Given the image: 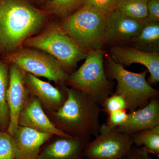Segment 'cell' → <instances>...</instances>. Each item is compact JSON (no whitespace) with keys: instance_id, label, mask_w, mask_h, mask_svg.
Masks as SVG:
<instances>
[{"instance_id":"cell-16","label":"cell","mask_w":159,"mask_h":159,"mask_svg":"<svg viewBox=\"0 0 159 159\" xmlns=\"http://www.w3.org/2000/svg\"><path fill=\"white\" fill-rule=\"evenodd\" d=\"M159 125V98H153L145 106L131 111L125 123L116 129L132 135Z\"/></svg>"},{"instance_id":"cell-25","label":"cell","mask_w":159,"mask_h":159,"mask_svg":"<svg viewBox=\"0 0 159 159\" xmlns=\"http://www.w3.org/2000/svg\"><path fill=\"white\" fill-rule=\"evenodd\" d=\"M107 125L112 128H116L125 123L128 117L126 110H119L108 113Z\"/></svg>"},{"instance_id":"cell-19","label":"cell","mask_w":159,"mask_h":159,"mask_svg":"<svg viewBox=\"0 0 159 159\" xmlns=\"http://www.w3.org/2000/svg\"><path fill=\"white\" fill-rule=\"evenodd\" d=\"M134 145L159 157V125L131 135Z\"/></svg>"},{"instance_id":"cell-2","label":"cell","mask_w":159,"mask_h":159,"mask_svg":"<svg viewBox=\"0 0 159 159\" xmlns=\"http://www.w3.org/2000/svg\"><path fill=\"white\" fill-rule=\"evenodd\" d=\"M47 16L27 0H0V51L7 54L20 49Z\"/></svg>"},{"instance_id":"cell-15","label":"cell","mask_w":159,"mask_h":159,"mask_svg":"<svg viewBox=\"0 0 159 159\" xmlns=\"http://www.w3.org/2000/svg\"><path fill=\"white\" fill-rule=\"evenodd\" d=\"M53 135L19 125L11 135L16 159H37L41 147Z\"/></svg>"},{"instance_id":"cell-4","label":"cell","mask_w":159,"mask_h":159,"mask_svg":"<svg viewBox=\"0 0 159 159\" xmlns=\"http://www.w3.org/2000/svg\"><path fill=\"white\" fill-rule=\"evenodd\" d=\"M104 56L101 49L89 51L83 64L69 74L66 82V85L84 92L99 104L113 94V88L106 74Z\"/></svg>"},{"instance_id":"cell-1","label":"cell","mask_w":159,"mask_h":159,"mask_svg":"<svg viewBox=\"0 0 159 159\" xmlns=\"http://www.w3.org/2000/svg\"><path fill=\"white\" fill-rule=\"evenodd\" d=\"M67 99L56 111L46 113L53 125L70 136L91 139L99 133L100 104L84 92L60 85Z\"/></svg>"},{"instance_id":"cell-24","label":"cell","mask_w":159,"mask_h":159,"mask_svg":"<svg viewBox=\"0 0 159 159\" xmlns=\"http://www.w3.org/2000/svg\"><path fill=\"white\" fill-rule=\"evenodd\" d=\"M0 159H16L11 135L0 131Z\"/></svg>"},{"instance_id":"cell-10","label":"cell","mask_w":159,"mask_h":159,"mask_svg":"<svg viewBox=\"0 0 159 159\" xmlns=\"http://www.w3.org/2000/svg\"><path fill=\"white\" fill-rule=\"evenodd\" d=\"M90 139L53 135L41 147L37 159H84V150Z\"/></svg>"},{"instance_id":"cell-9","label":"cell","mask_w":159,"mask_h":159,"mask_svg":"<svg viewBox=\"0 0 159 159\" xmlns=\"http://www.w3.org/2000/svg\"><path fill=\"white\" fill-rule=\"evenodd\" d=\"M9 83L7 102L10 113V122L7 132L12 135L18 127V120L21 111L28 101L30 94L25 82V73L16 65L9 66Z\"/></svg>"},{"instance_id":"cell-3","label":"cell","mask_w":159,"mask_h":159,"mask_svg":"<svg viewBox=\"0 0 159 159\" xmlns=\"http://www.w3.org/2000/svg\"><path fill=\"white\" fill-rule=\"evenodd\" d=\"M106 74L117 81L115 93L122 96L131 111L146 105L151 99L159 98V92L146 80L147 70L142 73L130 72L124 66L115 62L108 54L105 55Z\"/></svg>"},{"instance_id":"cell-8","label":"cell","mask_w":159,"mask_h":159,"mask_svg":"<svg viewBox=\"0 0 159 159\" xmlns=\"http://www.w3.org/2000/svg\"><path fill=\"white\" fill-rule=\"evenodd\" d=\"M86 145L83 157L87 159H120L134 145L131 135L123 133L106 123L100 125L99 133Z\"/></svg>"},{"instance_id":"cell-17","label":"cell","mask_w":159,"mask_h":159,"mask_svg":"<svg viewBox=\"0 0 159 159\" xmlns=\"http://www.w3.org/2000/svg\"><path fill=\"white\" fill-rule=\"evenodd\" d=\"M134 48L150 53H159V23L145 20L144 25L129 41Z\"/></svg>"},{"instance_id":"cell-7","label":"cell","mask_w":159,"mask_h":159,"mask_svg":"<svg viewBox=\"0 0 159 159\" xmlns=\"http://www.w3.org/2000/svg\"><path fill=\"white\" fill-rule=\"evenodd\" d=\"M5 58L27 73L45 77L59 85H66L69 77L68 72L57 59L43 51L20 48L6 54Z\"/></svg>"},{"instance_id":"cell-5","label":"cell","mask_w":159,"mask_h":159,"mask_svg":"<svg viewBox=\"0 0 159 159\" xmlns=\"http://www.w3.org/2000/svg\"><path fill=\"white\" fill-rule=\"evenodd\" d=\"M107 17L93 9L81 6L66 18L61 29L83 50L101 49Z\"/></svg>"},{"instance_id":"cell-11","label":"cell","mask_w":159,"mask_h":159,"mask_svg":"<svg viewBox=\"0 0 159 159\" xmlns=\"http://www.w3.org/2000/svg\"><path fill=\"white\" fill-rule=\"evenodd\" d=\"M108 55L115 62L123 66L138 63L145 66L150 74L148 82L156 84L159 81V53H150L135 48L115 46Z\"/></svg>"},{"instance_id":"cell-12","label":"cell","mask_w":159,"mask_h":159,"mask_svg":"<svg viewBox=\"0 0 159 159\" xmlns=\"http://www.w3.org/2000/svg\"><path fill=\"white\" fill-rule=\"evenodd\" d=\"M144 22L145 20L131 18L115 10L107 18L103 31V44L129 42L142 29Z\"/></svg>"},{"instance_id":"cell-21","label":"cell","mask_w":159,"mask_h":159,"mask_svg":"<svg viewBox=\"0 0 159 159\" xmlns=\"http://www.w3.org/2000/svg\"><path fill=\"white\" fill-rule=\"evenodd\" d=\"M81 4L82 0H51L47 8L53 14L66 16L81 6Z\"/></svg>"},{"instance_id":"cell-18","label":"cell","mask_w":159,"mask_h":159,"mask_svg":"<svg viewBox=\"0 0 159 159\" xmlns=\"http://www.w3.org/2000/svg\"><path fill=\"white\" fill-rule=\"evenodd\" d=\"M9 83V66L0 60V131L2 132L7 131L10 122V113L7 102Z\"/></svg>"},{"instance_id":"cell-23","label":"cell","mask_w":159,"mask_h":159,"mask_svg":"<svg viewBox=\"0 0 159 159\" xmlns=\"http://www.w3.org/2000/svg\"><path fill=\"white\" fill-rule=\"evenodd\" d=\"M100 105L102 106L108 114L114 111L128 110L125 99L122 96L116 93L112 94L105 98Z\"/></svg>"},{"instance_id":"cell-13","label":"cell","mask_w":159,"mask_h":159,"mask_svg":"<svg viewBox=\"0 0 159 159\" xmlns=\"http://www.w3.org/2000/svg\"><path fill=\"white\" fill-rule=\"evenodd\" d=\"M25 82L29 94L39 100L46 113L56 111L67 99L66 93L60 86L55 87L30 73H25Z\"/></svg>"},{"instance_id":"cell-27","label":"cell","mask_w":159,"mask_h":159,"mask_svg":"<svg viewBox=\"0 0 159 159\" xmlns=\"http://www.w3.org/2000/svg\"><path fill=\"white\" fill-rule=\"evenodd\" d=\"M147 20L159 23V0H149L148 3Z\"/></svg>"},{"instance_id":"cell-14","label":"cell","mask_w":159,"mask_h":159,"mask_svg":"<svg viewBox=\"0 0 159 159\" xmlns=\"http://www.w3.org/2000/svg\"><path fill=\"white\" fill-rule=\"evenodd\" d=\"M18 124V125L29 127L44 133L60 136H70L53 125L43 109L39 100L31 95L20 113Z\"/></svg>"},{"instance_id":"cell-6","label":"cell","mask_w":159,"mask_h":159,"mask_svg":"<svg viewBox=\"0 0 159 159\" xmlns=\"http://www.w3.org/2000/svg\"><path fill=\"white\" fill-rule=\"evenodd\" d=\"M23 45L39 49L57 60L67 72L87 56L88 51L81 48L61 28L53 26L39 35L30 37Z\"/></svg>"},{"instance_id":"cell-20","label":"cell","mask_w":159,"mask_h":159,"mask_svg":"<svg viewBox=\"0 0 159 159\" xmlns=\"http://www.w3.org/2000/svg\"><path fill=\"white\" fill-rule=\"evenodd\" d=\"M149 0H118L116 10L134 19L144 20L148 16Z\"/></svg>"},{"instance_id":"cell-26","label":"cell","mask_w":159,"mask_h":159,"mask_svg":"<svg viewBox=\"0 0 159 159\" xmlns=\"http://www.w3.org/2000/svg\"><path fill=\"white\" fill-rule=\"evenodd\" d=\"M142 148L133 145L120 159H153Z\"/></svg>"},{"instance_id":"cell-22","label":"cell","mask_w":159,"mask_h":159,"mask_svg":"<svg viewBox=\"0 0 159 159\" xmlns=\"http://www.w3.org/2000/svg\"><path fill=\"white\" fill-rule=\"evenodd\" d=\"M118 0H82L81 6H86L107 17L116 9Z\"/></svg>"}]
</instances>
